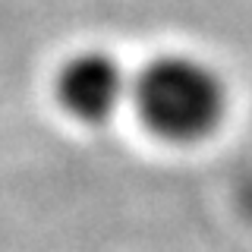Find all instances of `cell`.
Listing matches in <instances>:
<instances>
[{"label":"cell","mask_w":252,"mask_h":252,"mask_svg":"<svg viewBox=\"0 0 252 252\" xmlns=\"http://www.w3.org/2000/svg\"><path fill=\"white\" fill-rule=\"evenodd\" d=\"M136 107L148 129L173 142H195L220 123L224 82L208 63L189 54L152 60L136 79Z\"/></svg>","instance_id":"obj_1"},{"label":"cell","mask_w":252,"mask_h":252,"mask_svg":"<svg viewBox=\"0 0 252 252\" xmlns=\"http://www.w3.org/2000/svg\"><path fill=\"white\" fill-rule=\"evenodd\" d=\"M126 73L110 54L104 51H89L79 54L60 69L57 92L63 107L79 120H107L120 101L126 98Z\"/></svg>","instance_id":"obj_2"}]
</instances>
